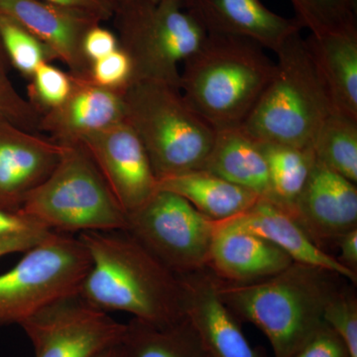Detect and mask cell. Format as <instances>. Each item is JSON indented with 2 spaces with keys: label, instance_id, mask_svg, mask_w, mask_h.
<instances>
[{
  "label": "cell",
  "instance_id": "19",
  "mask_svg": "<svg viewBox=\"0 0 357 357\" xmlns=\"http://www.w3.org/2000/svg\"><path fill=\"white\" fill-rule=\"evenodd\" d=\"M305 41L333 110L357 119V24Z\"/></svg>",
  "mask_w": 357,
  "mask_h": 357
},
{
  "label": "cell",
  "instance_id": "17",
  "mask_svg": "<svg viewBox=\"0 0 357 357\" xmlns=\"http://www.w3.org/2000/svg\"><path fill=\"white\" fill-rule=\"evenodd\" d=\"M293 262L280 248L234 220L215 222L206 269L218 279L232 283L262 280Z\"/></svg>",
  "mask_w": 357,
  "mask_h": 357
},
{
  "label": "cell",
  "instance_id": "21",
  "mask_svg": "<svg viewBox=\"0 0 357 357\" xmlns=\"http://www.w3.org/2000/svg\"><path fill=\"white\" fill-rule=\"evenodd\" d=\"M204 170L271 201L269 170L260 143L241 126L217 130Z\"/></svg>",
  "mask_w": 357,
  "mask_h": 357
},
{
  "label": "cell",
  "instance_id": "25",
  "mask_svg": "<svg viewBox=\"0 0 357 357\" xmlns=\"http://www.w3.org/2000/svg\"><path fill=\"white\" fill-rule=\"evenodd\" d=\"M314 158L333 172L357 183V119L333 110L312 147Z\"/></svg>",
  "mask_w": 357,
  "mask_h": 357
},
{
  "label": "cell",
  "instance_id": "7",
  "mask_svg": "<svg viewBox=\"0 0 357 357\" xmlns=\"http://www.w3.org/2000/svg\"><path fill=\"white\" fill-rule=\"evenodd\" d=\"M114 15L119 48L128 54L132 66L130 79L178 88V65L196 53L208 36L182 0H126L116 6Z\"/></svg>",
  "mask_w": 357,
  "mask_h": 357
},
{
  "label": "cell",
  "instance_id": "29",
  "mask_svg": "<svg viewBox=\"0 0 357 357\" xmlns=\"http://www.w3.org/2000/svg\"><path fill=\"white\" fill-rule=\"evenodd\" d=\"M33 77V93L40 105L48 109L62 105L72 89L70 76L47 62L37 68Z\"/></svg>",
  "mask_w": 357,
  "mask_h": 357
},
{
  "label": "cell",
  "instance_id": "11",
  "mask_svg": "<svg viewBox=\"0 0 357 357\" xmlns=\"http://www.w3.org/2000/svg\"><path fill=\"white\" fill-rule=\"evenodd\" d=\"M83 145L126 213L142 206L158 190L151 162L128 121L84 136Z\"/></svg>",
  "mask_w": 357,
  "mask_h": 357
},
{
  "label": "cell",
  "instance_id": "9",
  "mask_svg": "<svg viewBox=\"0 0 357 357\" xmlns=\"http://www.w3.org/2000/svg\"><path fill=\"white\" fill-rule=\"evenodd\" d=\"M128 231L178 276L203 271L215 222L204 217L175 192L157 190L128 213Z\"/></svg>",
  "mask_w": 357,
  "mask_h": 357
},
{
  "label": "cell",
  "instance_id": "18",
  "mask_svg": "<svg viewBox=\"0 0 357 357\" xmlns=\"http://www.w3.org/2000/svg\"><path fill=\"white\" fill-rule=\"evenodd\" d=\"M70 79L72 89L65 102L40 116V128L53 134L54 140L77 143L126 119L121 89L105 88L91 77Z\"/></svg>",
  "mask_w": 357,
  "mask_h": 357
},
{
  "label": "cell",
  "instance_id": "24",
  "mask_svg": "<svg viewBox=\"0 0 357 357\" xmlns=\"http://www.w3.org/2000/svg\"><path fill=\"white\" fill-rule=\"evenodd\" d=\"M260 146L269 170L272 191L270 202L290 215L316 161L314 152L274 143H260Z\"/></svg>",
  "mask_w": 357,
  "mask_h": 357
},
{
  "label": "cell",
  "instance_id": "6",
  "mask_svg": "<svg viewBox=\"0 0 357 357\" xmlns=\"http://www.w3.org/2000/svg\"><path fill=\"white\" fill-rule=\"evenodd\" d=\"M65 144L53 172L25 197L16 213L60 234L128 229V213L83 145Z\"/></svg>",
  "mask_w": 357,
  "mask_h": 357
},
{
  "label": "cell",
  "instance_id": "22",
  "mask_svg": "<svg viewBox=\"0 0 357 357\" xmlns=\"http://www.w3.org/2000/svg\"><path fill=\"white\" fill-rule=\"evenodd\" d=\"M158 190L183 197L213 222L237 217L260 199L255 192L206 170L162 178L158 181Z\"/></svg>",
  "mask_w": 357,
  "mask_h": 357
},
{
  "label": "cell",
  "instance_id": "10",
  "mask_svg": "<svg viewBox=\"0 0 357 357\" xmlns=\"http://www.w3.org/2000/svg\"><path fill=\"white\" fill-rule=\"evenodd\" d=\"M20 326L31 342L35 357H93L119 344L126 328L79 293L52 303Z\"/></svg>",
  "mask_w": 357,
  "mask_h": 357
},
{
  "label": "cell",
  "instance_id": "1",
  "mask_svg": "<svg viewBox=\"0 0 357 357\" xmlns=\"http://www.w3.org/2000/svg\"><path fill=\"white\" fill-rule=\"evenodd\" d=\"M89 268L79 295L105 312L130 314L156 326L185 318L184 293L174 274L126 230L84 231Z\"/></svg>",
  "mask_w": 357,
  "mask_h": 357
},
{
  "label": "cell",
  "instance_id": "37",
  "mask_svg": "<svg viewBox=\"0 0 357 357\" xmlns=\"http://www.w3.org/2000/svg\"><path fill=\"white\" fill-rule=\"evenodd\" d=\"M335 248L340 249L337 257L340 264L357 273V229L347 232L338 239Z\"/></svg>",
  "mask_w": 357,
  "mask_h": 357
},
{
  "label": "cell",
  "instance_id": "14",
  "mask_svg": "<svg viewBox=\"0 0 357 357\" xmlns=\"http://www.w3.org/2000/svg\"><path fill=\"white\" fill-rule=\"evenodd\" d=\"M65 143L0 121V208L16 213L25 197L58 165Z\"/></svg>",
  "mask_w": 357,
  "mask_h": 357
},
{
  "label": "cell",
  "instance_id": "16",
  "mask_svg": "<svg viewBox=\"0 0 357 357\" xmlns=\"http://www.w3.org/2000/svg\"><path fill=\"white\" fill-rule=\"evenodd\" d=\"M185 316L198 333L206 357H264L251 347L238 319L218 297L210 270L178 276Z\"/></svg>",
  "mask_w": 357,
  "mask_h": 357
},
{
  "label": "cell",
  "instance_id": "39",
  "mask_svg": "<svg viewBox=\"0 0 357 357\" xmlns=\"http://www.w3.org/2000/svg\"><path fill=\"white\" fill-rule=\"evenodd\" d=\"M112 1H114L115 9H116L117 6H119L122 2L126 1V0H112Z\"/></svg>",
  "mask_w": 357,
  "mask_h": 357
},
{
  "label": "cell",
  "instance_id": "27",
  "mask_svg": "<svg viewBox=\"0 0 357 357\" xmlns=\"http://www.w3.org/2000/svg\"><path fill=\"white\" fill-rule=\"evenodd\" d=\"M0 40L11 62L25 76H33L53 54L34 35L8 16L0 13Z\"/></svg>",
  "mask_w": 357,
  "mask_h": 357
},
{
  "label": "cell",
  "instance_id": "30",
  "mask_svg": "<svg viewBox=\"0 0 357 357\" xmlns=\"http://www.w3.org/2000/svg\"><path fill=\"white\" fill-rule=\"evenodd\" d=\"M0 121L10 122L18 128L39 126L38 110L18 96L0 68Z\"/></svg>",
  "mask_w": 357,
  "mask_h": 357
},
{
  "label": "cell",
  "instance_id": "33",
  "mask_svg": "<svg viewBox=\"0 0 357 357\" xmlns=\"http://www.w3.org/2000/svg\"><path fill=\"white\" fill-rule=\"evenodd\" d=\"M119 48V39L114 33L100 24L89 30L84 41V54L91 63L109 55Z\"/></svg>",
  "mask_w": 357,
  "mask_h": 357
},
{
  "label": "cell",
  "instance_id": "13",
  "mask_svg": "<svg viewBox=\"0 0 357 357\" xmlns=\"http://www.w3.org/2000/svg\"><path fill=\"white\" fill-rule=\"evenodd\" d=\"M0 13L24 27L70 68V76L91 77L93 63L84 51L89 30L100 21L43 0H0Z\"/></svg>",
  "mask_w": 357,
  "mask_h": 357
},
{
  "label": "cell",
  "instance_id": "2",
  "mask_svg": "<svg viewBox=\"0 0 357 357\" xmlns=\"http://www.w3.org/2000/svg\"><path fill=\"white\" fill-rule=\"evenodd\" d=\"M213 277L220 300L238 321L252 324L264 333L274 357H290L314 337L326 326V305L351 282L330 270L298 262L248 283Z\"/></svg>",
  "mask_w": 357,
  "mask_h": 357
},
{
  "label": "cell",
  "instance_id": "12",
  "mask_svg": "<svg viewBox=\"0 0 357 357\" xmlns=\"http://www.w3.org/2000/svg\"><path fill=\"white\" fill-rule=\"evenodd\" d=\"M290 215L328 252L326 248H335L340 237L357 229L356 184L316 160Z\"/></svg>",
  "mask_w": 357,
  "mask_h": 357
},
{
  "label": "cell",
  "instance_id": "4",
  "mask_svg": "<svg viewBox=\"0 0 357 357\" xmlns=\"http://www.w3.org/2000/svg\"><path fill=\"white\" fill-rule=\"evenodd\" d=\"M126 121L140 138L159 180L204 170L217 130L177 86L130 79L121 88Z\"/></svg>",
  "mask_w": 357,
  "mask_h": 357
},
{
  "label": "cell",
  "instance_id": "28",
  "mask_svg": "<svg viewBox=\"0 0 357 357\" xmlns=\"http://www.w3.org/2000/svg\"><path fill=\"white\" fill-rule=\"evenodd\" d=\"M347 282L326 305L324 321L342 340L349 357H357V295Z\"/></svg>",
  "mask_w": 357,
  "mask_h": 357
},
{
  "label": "cell",
  "instance_id": "40",
  "mask_svg": "<svg viewBox=\"0 0 357 357\" xmlns=\"http://www.w3.org/2000/svg\"><path fill=\"white\" fill-rule=\"evenodd\" d=\"M147 1H150V2H159V1H162V0H147Z\"/></svg>",
  "mask_w": 357,
  "mask_h": 357
},
{
  "label": "cell",
  "instance_id": "26",
  "mask_svg": "<svg viewBox=\"0 0 357 357\" xmlns=\"http://www.w3.org/2000/svg\"><path fill=\"white\" fill-rule=\"evenodd\" d=\"M295 20L310 34L356 25L357 0H290Z\"/></svg>",
  "mask_w": 357,
  "mask_h": 357
},
{
  "label": "cell",
  "instance_id": "8",
  "mask_svg": "<svg viewBox=\"0 0 357 357\" xmlns=\"http://www.w3.org/2000/svg\"><path fill=\"white\" fill-rule=\"evenodd\" d=\"M91 265L79 237L52 232L0 275V326L20 325L52 303L79 293Z\"/></svg>",
  "mask_w": 357,
  "mask_h": 357
},
{
  "label": "cell",
  "instance_id": "36",
  "mask_svg": "<svg viewBox=\"0 0 357 357\" xmlns=\"http://www.w3.org/2000/svg\"><path fill=\"white\" fill-rule=\"evenodd\" d=\"M37 227L40 225L18 213L0 208V237L11 236Z\"/></svg>",
  "mask_w": 357,
  "mask_h": 357
},
{
  "label": "cell",
  "instance_id": "34",
  "mask_svg": "<svg viewBox=\"0 0 357 357\" xmlns=\"http://www.w3.org/2000/svg\"><path fill=\"white\" fill-rule=\"evenodd\" d=\"M52 232L45 227H37L11 236L0 237V258L16 252H25L43 241Z\"/></svg>",
  "mask_w": 357,
  "mask_h": 357
},
{
  "label": "cell",
  "instance_id": "20",
  "mask_svg": "<svg viewBox=\"0 0 357 357\" xmlns=\"http://www.w3.org/2000/svg\"><path fill=\"white\" fill-rule=\"evenodd\" d=\"M229 220L273 243L290 256L294 262L330 270L356 285L357 273L317 246L288 211L278 204L260 198L248 211Z\"/></svg>",
  "mask_w": 357,
  "mask_h": 357
},
{
  "label": "cell",
  "instance_id": "3",
  "mask_svg": "<svg viewBox=\"0 0 357 357\" xmlns=\"http://www.w3.org/2000/svg\"><path fill=\"white\" fill-rule=\"evenodd\" d=\"M274 72L275 63L255 42L208 34L199 50L183 63L178 89L215 130L238 128Z\"/></svg>",
  "mask_w": 357,
  "mask_h": 357
},
{
  "label": "cell",
  "instance_id": "32",
  "mask_svg": "<svg viewBox=\"0 0 357 357\" xmlns=\"http://www.w3.org/2000/svg\"><path fill=\"white\" fill-rule=\"evenodd\" d=\"M290 357H349L340 338L328 328L324 326L306 344Z\"/></svg>",
  "mask_w": 357,
  "mask_h": 357
},
{
  "label": "cell",
  "instance_id": "15",
  "mask_svg": "<svg viewBox=\"0 0 357 357\" xmlns=\"http://www.w3.org/2000/svg\"><path fill=\"white\" fill-rule=\"evenodd\" d=\"M182 3L206 34L251 40L274 53L303 29L295 18L273 13L261 0H182Z\"/></svg>",
  "mask_w": 357,
  "mask_h": 357
},
{
  "label": "cell",
  "instance_id": "31",
  "mask_svg": "<svg viewBox=\"0 0 357 357\" xmlns=\"http://www.w3.org/2000/svg\"><path fill=\"white\" fill-rule=\"evenodd\" d=\"M131 74L130 59L121 48L95 61L91 67V79L105 88H123L131 79Z\"/></svg>",
  "mask_w": 357,
  "mask_h": 357
},
{
  "label": "cell",
  "instance_id": "23",
  "mask_svg": "<svg viewBox=\"0 0 357 357\" xmlns=\"http://www.w3.org/2000/svg\"><path fill=\"white\" fill-rule=\"evenodd\" d=\"M121 344L126 357H206L187 317L168 326L132 318L126 324Z\"/></svg>",
  "mask_w": 357,
  "mask_h": 357
},
{
  "label": "cell",
  "instance_id": "38",
  "mask_svg": "<svg viewBox=\"0 0 357 357\" xmlns=\"http://www.w3.org/2000/svg\"><path fill=\"white\" fill-rule=\"evenodd\" d=\"M93 357H126L124 356L123 351L121 342L119 344L112 345V347H107V349H103V351L98 352L96 356Z\"/></svg>",
  "mask_w": 357,
  "mask_h": 357
},
{
  "label": "cell",
  "instance_id": "35",
  "mask_svg": "<svg viewBox=\"0 0 357 357\" xmlns=\"http://www.w3.org/2000/svg\"><path fill=\"white\" fill-rule=\"evenodd\" d=\"M55 6L65 7L93 16L100 22L114 17L115 6L112 0H43Z\"/></svg>",
  "mask_w": 357,
  "mask_h": 357
},
{
  "label": "cell",
  "instance_id": "5",
  "mask_svg": "<svg viewBox=\"0 0 357 357\" xmlns=\"http://www.w3.org/2000/svg\"><path fill=\"white\" fill-rule=\"evenodd\" d=\"M275 54L273 77L241 128L259 143L312 150L332 105L301 32Z\"/></svg>",
  "mask_w": 357,
  "mask_h": 357
}]
</instances>
